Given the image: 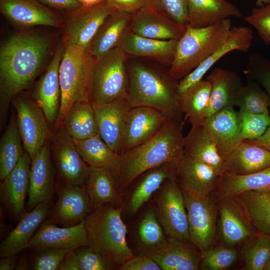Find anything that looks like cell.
<instances>
[{"label": "cell", "mask_w": 270, "mask_h": 270, "mask_svg": "<svg viewBox=\"0 0 270 270\" xmlns=\"http://www.w3.org/2000/svg\"><path fill=\"white\" fill-rule=\"evenodd\" d=\"M184 121L170 118L150 139L120 155L114 174L122 194L144 172L166 162L176 164L184 153Z\"/></svg>", "instance_id": "obj_2"}, {"label": "cell", "mask_w": 270, "mask_h": 270, "mask_svg": "<svg viewBox=\"0 0 270 270\" xmlns=\"http://www.w3.org/2000/svg\"><path fill=\"white\" fill-rule=\"evenodd\" d=\"M17 254H12L1 258L0 260V270H15L18 260Z\"/></svg>", "instance_id": "obj_56"}, {"label": "cell", "mask_w": 270, "mask_h": 270, "mask_svg": "<svg viewBox=\"0 0 270 270\" xmlns=\"http://www.w3.org/2000/svg\"><path fill=\"white\" fill-rule=\"evenodd\" d=\"M176 164L168 162L151 168L137 177L134 182L127 203L130 214H136L168 179L176 177Z\"/></svg>", "instance_id": "obj_31"}, {"label": "cell", "mask_w": 270, "mask_h": 270, "mask_svg": "<svg viewBox=\"0 0 270 270\" xmlns=\"http://www.w3.org/2000/svg\"><path fill=\"white\" fill-rule=\"evenodd\" d=\"M53 207L52 200L40 203L26 212L16 226L0 244V257L18 254L28 248L42 222L48 216Z\"/></svg>", "instance_id": "obj_23"}, {"label": "cell", "mask_w": 270, "mask_h": 270, "mask_svg": "<svg viewBox=\"0 0 270 270\" xmlns=\"http://www.w3.org/2000/svg\"><path fill=\"white\" fill-rule=\"evenodd\" d=\"M236 196L254 228L270 235V191L250 190Z\"/></svg>", "instance_id": "obj_40"}, {"label": "cell", "mask_w": 270, "mask_h": 270, "mask_svg": "<svg viewBox=\"0 0 270 270\" xmlns=\"http://www.w3.org/2000/svg\"><path fill=\"white\" fill-rule=\"evenodd\" d=\"M214 200L218 209V234L223 245L234 248L256 231L236 196Z\"/></svg>", "instance_id": "obj_12"}, {"label": "cell", "mask_w": 270, "mask_h": 270, "mask_svg": "<svg viewBox=\"0 0 270 270\" xmlns=\"http://www.w3.org/2000/svg\"><path fill=\"white\" fill-rule=\"evenodd\" d=\"M264 270H270V258L264 267Z\"/></svg>", "instance_id": "obj_61"}, {"label": "cell", "mask_w": 270, "mask_h": 270, "mask_svg": "<svg viewBox=\"0 0 270 270\" xmlns=\"http://www.w3.org/2000/svg\"><path fill=\"white\" fill-rule=\"evenodd\" d=\"M126 54L121 45L94 60L90 102L102 106L128 100Z\"/></svg>", "instance_id": "obj_7"}, {"label": "cell", "mask_w": 270, "mask_h": 270, "mask_svg": "<svg viewBox=\"0 0 270 270\" xmlns=\"http://www.w3.org/2000/svg\"><path fill=\"white\" fill-rule=\"evenodd\" d=\"M240 133L244 140H252L261 136L270 123V114H254L238 110Z\"/></svg>", "instance_id": "obj_46"}, {"label": "cell", "mask_w": 270, "mask_h": 270, "mask_svg": "<svg viewBox=\"0 0 270 270\" xmlns=\"http://www.w3.org/2000/svg\"><path fill=\"white\" fill-rule=\"evenodd\" d=\"M93 106L98 134L111 149L121 155L126 120L131 108L128 100Z\"/></svg>", "instance_id": "obj_24"}, {"label": "cell", "mask_w": 270, "mask_h": 270, "mask_svg": "<svg viewBox=\"0 0 270 270\" xmlns=\"http://www.w3.org/2000/svg\"><path fill=\"white\" fill-rule=\"evenodd\" d=\"M62 126L72 140H84L98 134L94 106L90 102H74Z\"/></svg>", "instance_id": "obj_37"}, {"label": "cell", "mask_w": 270, "mask_h": 270, "mask_svg": "<svg viewBox=\"0 0 270 270\" xmlns=\"http://www.w3.org/2000/svg\"><path fill=\"white\" fill-rule=\"evenodd\" d=\"M92 210L85 184H63L58 188L48 221L62 227L72 226L84 220Z\"/></svg>", "instance_id": "obj_14"}, {"label": "cell", "mask_w": 270, "mask_h": 270, "mask_svg": "<svg viewBox=\"0 0 270 270\" xmlns=\"http://www.w3.org/2000/svg\"><path fill=\"white\" fill-rule=\"evenodd\" d=\"M182 191L187 212L190 242L202 253L215 245L218 237L216 201L212 195L199 198Z\"/></svg>", "instance_id": "obj_9"}, {"label": "cell", "mask_w": 270, "mask_h": 270, "mask_svg": "<svg viewBox=\"0 0 270 270\" xmlns=\"http://www.w3.org/2000/svg\"><path fill=\"white\" fill-rule=\"evenodd\" d=\"M176 175L182 190L199 198L211 196L220 176L212 168L184 152L176 164Z\"/></svg>", "instance_id": "obj_19"}, {"label": "cell", "mask_w": 270, "mask_h": 270, "mask_svg": "<svg viewBox=\"0 0 270 270\" xmlns=\"http://www.w3.org/2000/svg\"><path fill=\"white\" fill-rule=\"evenodd\" d=\"M236 106L242 112L270 114V97L258 82L249 79L242 88Z\"/></svg>", "instance_id": "obj_44"}, {"label": "cell", "mask_w": 270, "mask_h": 270, "mask_svg": "<svg viewBox=\"0 0 270 270\" xmlns=\"http://www.w3.org/2000/svg\"><path fill=\"white\" fill-rule=\"evenodd\" d=\"M199 270H223L236 260L238 252L234 248L224 245L212 246L202 253Z\"/></svg>", "instance_id": "obj_45"}, {"label": "cell", "mask_w": 270, "mask_h": 270, "mask_svg": "<svg viewBox=\"0 0 270 270\" xmlns=\"http://www.w3.org/2000/svg\"><path fill=\"white\" fill-rule=\"evenodd\" d=\"M116 10L132 14L146 6V0H105Z\"/></svg>", "instance_id": "obj_53"}, {"label": "cell", "mask_w": 270, "mask_h": 270, "mask_svg": "<svg viewBox=\"0 0 270 270\" xmlns=\"http://www.w3.org/2000/svg\"><path fill=\"white\" fill-rule=\"evenodd\" d=\"M186 28V26L172 20L148 6L132 14L129 26V29L138 36L160 40H178Z\"/></svg>", "instance_id": "obj_20"}, {"label": "cell", "mask_w": 270, "mask_h": 270, "mask_svg": "<svg viewBox=\"0 0 270 270\" xmlns=\"http://www.w3.org/2000/svg\"><path fill=\"white\" fill-rule=\"evenodd\" d=\"M158 191L155 208L166 236L190 243L184 196L176 176L166 180Z\"/></svg>", "instance_id": "obj_8"}, {"label": "cell", "mask_w": 270, "mask_h": 270, "mask_svg": "<svg viewBox=\"0 0 270 270\" xmlns=\"http://www.w3.org/2000/svg\"><path fill=\"white\" fill-rule=\"evenodd\" d=\"M64 50V42L56 48L50 63L32 94L33 100L42 110L48 124L54 126L61 105L59 70Z\"/></svg>", "instance_id": "obj_15"}, {"label": "cell", "mask_w": 270, "mask_h": 270, "mask_svg": "<svg viewBox=\"0 0 270 270\" xmlns=\"http://www.w3.org/2000/svg\"><path fill=\"white\" fill-rule=\"evenodd\" d=\"M249 78L258 82L270 97V60L258 53L250 55L244 71Z\"/></svg>", "instance_id": "obj_47"}, {"label": "cell", "mask_w": 270, "mask_h": 270, "mask_svg": "<svg viewBox=\"0 0 270 270\" xmlns=\"http://www.w3.org/2000/svg\"><path fill=\"white\" fill-rule=\"evenodd\" d=\"M191 125L184 136V152L212 168L221 176L225 172L224 160L219 154L204 120Z\"/></svg>", "instance_id": "obj_28"}, {"label": "cell", "mask_w": 270, "mask_h": 270, "mask_svg": "<svg viewBox=\"0 0 270 270\" xmlns=\"http://www.w3.org/2000/svg\"><path fill=\"white\" fill-rule=\"evenodd\" d=\"M224 160V172L246 175L270 167V151L244 140Z\"/></svg>", "instance_id": "obj_33"}, {"label": "cell", "mask_w": 270, "mask_h": 270, "mask_svg": "<svg viewBox=\"0 0 270 270\" xmlns=\"http://www.w3.org/2000/svg\"><path fill=\"white\" fill-rule=\"evenodd\" d=\"M84 246H88L85 220L76 226L62 228L47 220L39 227L28 248L34 250L48 248L71 250Z\"/></svg>", "instance_id": "obj_21"}, {"label": "cell", "mask_w": 270, "mask_h": 270, "mask_svg": "<svg viewBox=\"0 0 270 270\" xmlns=\"http://www.w3.org/2000/svg\"><path fill=\"white\" fill-rule=\"evenodd\" d=\"M13 104L24 150L32 160L46 144L49 136L48 124L42 110L33 99L16 97Z\"/></svg>", "instance_id": "obj_10"}, {"label": "cell", "mask_w": 270, "mask_h": 270, "mask_svg": "<svg viewBox=\"0 0 270 270\" xmlns=\"http://www.w3.org/2000/svg\"><path fill=\"white\" fill-rule=\"evenodd\" d=\"M116 10L106 0L96 6L64 12V38L76 46L88 50L98 28Z\"/></svg>", "instance_id": "obj_11"}, {"label": "cell", "mask_w": 270, "mask_h": 270, "mask_svg": "<svg viewBox=\"0 0 270 270\" xmlns=\"http://www.w3.org/2000/svg\"><path fill=\"white\" fill-rule=\"evenodd\" d=\"M211 84L209 102L202 116L204 120L218 110L236 106L240 92L243 86L238 72L217 68L207 76Z\"/></svg>", "instance_id": "obj_26"}, {"label": "cell", "mask_w": 270, "mask_h": 270, "mask_svg": "<svg viewBox=\"0 0 270 270\" xmlns=\"http://www.w3.org/2000/svg\"><path fill=\"white\" fill-rule=\"evenodd\" d=\"M178 40H160L138 36L129 28L121 46L126 55L153 58L170 66L176 54Z\"/></svg>", "instance_id": "obj_34"}, {"label": "cell", "mask_w": 270, "mask_h": 270, "mask_svg": "<svg viewBox=\"0 0 270 270\" xmlns=\"http://www.w3.org/2000/svg\"><path fill=\"white\" fill-rule=\"evenodd\" d=\"M82 6L90 8L98 4L105 0H76Z\"/></svg>", "instance_id": "obj_58"}, {"label": "cell", "mask_w": 270, "mask_h": 270, "mask_svg": "<svg viewBox=\"0 0 270 270\" xmlns=\"http://www.w3.org/2000/svg\"><path fill=\"white\" fill-rule=\"evenodd\" d=\"M52 141L56 164L63 184H85L88 166L78 152L72 138L60 128L54 134Z\"/></svg>", "instance_id": "obj_16"}, {"label": "cell", "mask_w": 270, "mask_h": 270, "mask_svg": "<svg viewBox=\"0 0 270 270\" xmlns=\"http://www.w3.org/2000/svg\"><path fill=\"white\" fill-rule=\"evenodd\" d=\"M32 160L25 152L15 168L2 180L0 203L13 222L26 212V199L28 194Z\"/></svg>", "instance_id": "obj_13"}, {"label": "cell", "mask_w": 270, "mask_h": 270, "mask_svg": "<svg viewBox=\"0 0 270 270\" xmlns=\"http://www.w3.org/2000/svg\"><path fill=\"white\" fill-rule=\"evenodd\" d=\"M244 20L257 30L264 42L270 47V2L253 8Z\"/></svg>", "instance_id": "obj_50"}, {"label": "cell", "mask_w": 270, "mask_h": 270, "mask_svg": "<svg viewBox=\"0 0 270 270\" xmlns=\"http://www.w3.org/2000/svg\"><path fill=\"white\" fill-rule=\"evenodd\" d=\"M28 262L26 258L18 260L15 270H28Z\"/></svg>", "instance_id": "obj_59"}, {"label": "cell", "mask_w": 270, "mask_h": 270, "mask_svg": "<svg viewBox=\"0 0 270 270\" xmlns=\"http://www.w3.org/2000/svg\"><path fill=\"white\" fill-rule=\"evenodd\" d=\"M64 50L59 76L61 105L54 127L58 129L70 106L77 101L90 102L92 70L94 60L88 50L82 49L64 39Z\"/></svg>", "instance_id": "obj_6"}, {"label": "cell", "mask_w": 270, "mask_h": 270, "mask_svg": "<svg viewBox=\"0 0 270 270\" xmlns=\"http://www.w3.org/2000/svg\"><path fill=\"white\" fill-rule=\"evenodd\" d=\"M16 120L8 124L0 142V180H2L16 166L25 151Z\"/></svg>", "instance_id": "obj_42"}, {"label": "cell", "mask_w": 270, "mask_h": 270, "mask_svg": "<svg viewBox=\"0 0 270 270\" xmlns=\"http://www.w3.org/2000/svg\"><path fill=\"white\" fill-rule=\"evenodd\" d=\"M52 48L50 38L36 32L14 33L0 48V123L12 99L28 88L42 72Z\"/></svg>", "instance_id": "obj_1"}, {"label": "cell", "mask_w": 270, "mask_h": 270, "mask_svg": "<svg viewBox=\"0 0 270 270\" xmlns=\"http://www.w3.org/2000/svg\"><path fill=\"white\" fill-rule=\"evenodd\" d=\"M54 191V168L46 144L32 160L27 210L30 211L40 203L52 200Z\"/></svg>", "instance_id": "obj_27"}, {"label": "cell", "mask_w": 270, "mask_h": 270, "mask_svg": "<svg viewBox=\"0 0 270 270\" xmlns=\"http://www.w3.org/2000/svg\"><path fill=\"white\" fill-rule=\"evenodd\" d=\"M187 2L186 26L204 27L226 18L242 16L240 10L227 0H187Z\"/></svg>", "instance_id": "obj_35"}, {"label": "cell", "mask_w": 270, "mask_h": 270, "mask_svg": "<svg viewBox=\"0 0 270 270\" xmlns=\"http://www.w3.org/2000/svg\"><path fill=\"white\" fill-rule=\"evenodd\" d=\"M136 236L140 255L148 256L166 242L168 237L155 208L149 206L142 214L136 226Z\"/></svg>", "instance_id": "obj_38"}, {"label": "cell", "mask_w": 270, "mask_h": 270, "mask_svg": "<svg viewBox=\"0 0 270 270\" xmlns=\"http://www.w3.org/2000/svg\"><path fill=\"white\" fill-rule=\"evenodd\" d=\"M59 270H80L74 250L66 252Z\"/></svg>", "instance_id": "obj_55"}, {"label": "cell", "mask_w": 270, "mask_h": 270, "mask_svg": "<svg viewBox=\"0 0 270 270\" xmlns=\"http://www.w3.org/2000/svg\"><path fill=\"white\" fill-rule=\"evenodd\" d=\"M170 118L152 108L131 107L125 123L122 154L150 139Z\"/></svg>", "instance_id": "obj_17"}, {"label": "cell", "mask_w": 270, "mask_h": 270, "mask_svg": "<svg viewBox=\"0 0 270 270\" xmlns=\"http://www.w3.org/2000/svg\"><path fill=\"white\" fill-rule=\"evenodd\" d=\"M253 39V32L250 28L232 26L226 41L198 67L178 81V94L202 80L210 69L228 53L236 50L248 52Z\"/></svg>", "instance_id": "obj_22"}, {"label": "cell", "mask_w": 270, "mask_h": 270, "mask_svg": "<svg viewBox=\"0 0 270 270\" xmlns=\"http://www.w3.org/2000/svg\"><path fill=\"white\" fill-rule=\"evenodd\" d=\"M190 244L168 238L162 247L148 256L162 270H198L202 254Z\"/></svg>", "instance_id": "obj_29"}, {"label": "cell", "mask_w": 270, "mask_h": 270, "mask_svg": "<svg viewBox=\"0 0 270 270\" xmlns=\"http://www.w3.org/2000/svg\"><path fill=\"white\" fill-rule=\"evenodd\" d=\"M68 250L56 248H48L36 250L38 252L32 260V269L59 270L60 264Z\"/></svg>", "instance_id": "obj_51"}, {"label": "cell", "mask_w": 270, "mask_h": 270, "mask_svg": "<svg viewBox=\"0 0 270 270\" xmlns=\"http://www.w3.org/2000/svg\"><path fill=\"white\" fill-rule=\"evenodd\" d=\"M270 191V167L258 172L236 175L224 172L214 192V200L228 196H236L242 192Z\"/></svg>", "instance_id": "obj_36"}, {"label": "cell", "mask_w": 270, "mask_h": 270, "mask_svg": "<svg viewBox=\"0 0 270 270\" xmlns=\"http://www.w3.org/2000/svg\"><path fill=\"white\" fill-rule=\"evenodd\" d=\"M73 140L80 155L88 166L107 168L113 172L117 168L120 155L111 149L98 134L86 139Z\"/></svg>", "instance_id": "obj_39"}, {"label": "cell", "mask_w": 270, "mask_h": 270, "mask_svg": "<svg viewBox=\"0 0 270 270\" xmlns=\"http://www.w3.org/2000/svg\"><path fill=\"white\" fill-rule=\"evenodd\" d=\"M242 244L244 269L264 270L270 258V235L256 230Z\"/></svg>", "instance_id": "obj_43"}, {"label": "cell", "mask_w": 270, "mask_h": 270, "mask_svg": "<svg viewBox=\"0 0 270 270\" xmlns=\"http://www.w3.org/2000/svg\"><path fill=\"white\" fill-rule=\"evenodd\" d=\"M256 4L260 6L266 4L270 2V0H256Z\"/></svg>", "instance_id": "obj_60"}, {"label": "cell", "mask_w": 270, "mask_h": 270, "mask_svg": "<svg viewBox=\"0 0 270 270\" xmlns=\"http://www.w3.org/2000/svg\"><path fill=\"white\" fill-rule=\"evenodd\" d=\"M128 100L131 107L146 106L170 118H182L178 100V80L141 64L128 68Z\"/></svg>", "instance_id": "obj_3"}, {"label": "cell", "mask_w": 270, "mask_h": 270, "mask_svg": "<svg viewBox=\"0 0 270 270\" xmlns=\"http://www.w3.org/2000/svg\"><path fill=\"white\" fill-rule=\"evenodd\" d=\"M45 6L64 12L80 8L82 6L76 0H37Z\"/></svg>", "instance_id": "obj_54"}, {"label": "cell", "mask_w": 270, "mask_h": 270, "mask_svg": "<svg viewBox=\"0 0 270 270\" xmlns=\"http://www.w3.org/2000/svg\"><path fill=\"white\" fill-rule=\"evenodd\" d=\"M120 270H160V266L150 256L145 255L134 256L120 265Z\"/></svg>", "instance_id": "obj_52"}, {"label": "cell", "mask_w": 270, "mask_h": 270, "mask_svg": "<svg viewBox=\"0 0 270 270\" xmlns=\"http://www.w3.org/2000/svg\"><path fill=\"white\" fill-rule=\"evenodd\" d=\"M220 156L224 159L242 142L238 112L228 106L204 120Z\"/></svg>", "instance_id": "obj_25"}, {"label": "cell", "mask_w": 270, "mask_h": 270, "mask_svg": "<svg viewBox=\"0 0 270 270\" xmlns=\"http://www.w3.org/2000/svg\"><path fill=\"white\" fill-rule=\"evenodd\" d=\"M270 151V123L264 134L259 138L248 140Z\"/></svg>", "instance_id": "obj_57"}, {"label": "cell", "mask_w": 270, "mask_h": 270, "mask_svg": "<svg viewBox=\"0 0 270 270\" xmlns=\"http://www.w3.org/2000/svg\"><path fill=\"white\" fill-rule=\"evenodd\" d=\"M0 12L8 20L21 28L64 26V20L56 11L37 0H0Z\"/></svg>", "instance_id": "obj_18"}, {"label": "cell", "mask_w": 270, "mask_h": 270, "mask_svg": "<svg viewBox=\"0 0 270 270\" xmlns=\"http://www.w3.org/2000/svg\"><path fill=\"white\" fill-rule=\"evenodd\" d=\"M122 208V206L105 204L94 210L85 219L88 246L118 268L134 256L126 241Z\"/></svg>", "instance_id": "obj_4"}, {"label": "cell", "mask_w": 270, "mask_h": 270, "mask_svg": "<svg viewBox=\"0 0 270 270\" xmlns=\"http://www.w3.org/2000/svg\"><path fill=\"white\" fill-rule=\"evenodd\" d=\"M80 270H112L117 269L112 262L94 251L88 246L74 250Z\"/></svg>", "instance_id": "obj_49"}, {"label": "cell", "mask_w": 270, "mask_h": 270, "mask_svg": "<svg viewBox=\"0 0 270 270\" xmlns=\"http://www.w3.org/2000/svg\"><path fill=\"white\" fill-rule=\"evenodd\" d=\"M132 14L116 10L100 26L88 48L94 60L121 45L129 28Z\"/></svg>", "instance_id": "obj_30"}, {"label": "cell", "mask_w": 270, "mask_h": 270, "mask_svg": "<svg viewBox=\"0 0 270 270\" xmlns=\"http://www.w3.org/2000/svg\"><path fill=\"white\" fill-rule=\"evenodd\" d=\"M211 84L208 80H202L183 92L178 94L179 108L184 120L190 124L202 120L208 104Z\"/></svg>", "instance_id": "obj_41"}, {"label": "cell", "mask_w": 270, "mask_h": 270, "mask_svg": "<svg viewBox=\"0 0 270 270\" xmlns=\"http://www.w3.org/2000/svg\"><path fill=\"white\" fill-rule=\"evenodd\" d=\"M85 186L92 210L107 204L122 206V194L110 169L88 166Z\"/></svg>", "instance_id": "obj_32"}, {"label": "cell", "mask_w": 270, "mask_h": 270, "mask_svg": "<svg viewBox=\"0 0 270 270\" xmlns=\"http://www.w3.org/2000/svg\"><path fill=\"white\" fill-rule=\"evenodd\" d=\"M232 24L229 18L204 27L186 26L178 40L170 74L178 80L198 67L226 41Z\"/></svg>", "instance_id": "obj_5"}, {"label": "cell", "mask_w": 270, "mask_h": 270, "mask_svg": "<svg viewBox=\"0 0 270 270\" xmlns=\"http://www.w3.org/2000/svg\"><path fill=\"white\" fill-rule=\"evenodd\" d=\"M146 6L180 24H187V0H146Z\"/></svg>", "instance_id": "obj_48"}]
</instances>
